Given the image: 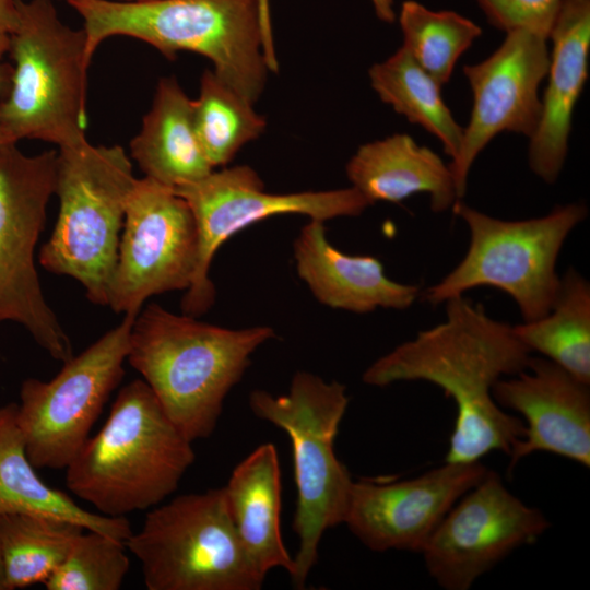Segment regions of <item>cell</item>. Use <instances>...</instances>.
I'll use <instances>...</instances> for the list:
<instances>
[{
	"label": "cell",
	"mask_w": 590,
	"mask_h": 590,
	"mask_svg": "<svg viewBox=\"0 0 590 590\" xmlns=\"http://www.w3.org/2000/svg\"><path fill=\"white\" fill-rule=\"evenodd\" d=\"M446 319L376 359L363 381L386 387L427 381L455 401L457 415L445 462H477L499 450L510 455L526 425L494 400V385L524 370L531 358L514 327L489 317L463 296L445 302Z\"/></svg>",
	"instance_id": "obj_1"
},
{
	"label": "cell",
	"mask_w": 590,
	"mask_h": 590,
	"mask_svg": "<svg viewBox=\"0 0 590 590\" xmlns=\"http://www.w3.org/2000/svg\"><path fill=\"white\" fill-rule=\"evenodd\" d=\"M81 17L86 54L115 36L142 40L168 59L180 51L208 58L214 73L251 103L276 59L267 0H64Z\"/></svg>",
	"instance_id": "obj_2"
},
{
	"label": "cell",
	"mask_w": 590,
	"mask_h": 590,
	"mask_svg": "<svg viewBox=\"0 0 590 590\" xmlns=\"http://www.w3.org/2000/svg\"><path fill=\"white\" fill-rule=\"evenodd\" d=\"M274 337L269 326L228 329L151 304L133 320L127 361L193 442L212 435L251 355Z\"/></svg>",
	"instance_id": "obj_3"
},
{
	"label": "cell",
	"mask_w": 590,
	"mask_h": 590,
	"mask_svg": "<svg viewBox=\"0 0 590 590\" xmlns=\"http://www.w3.org/2000/svg\"><path fill=\"white\" fill-rule=\"evenodd\" d=\"M194 458L192 441L135 379L119 390L102 428L66 468V485L101 515L125 517L172 495Z\"/></svg>",
	"instance_id": "obj_4"
},
{
	"label": "cell",
	"mask_w": 590,
	"mask_h": 590,
	"mask_svg": "<svg viewBox=\"0 0 590 590\" xmlns=\"http://www.w3.org/2000/svg\"><path fill=\"white\" fill-rule=\"evenodd\" d=\"M7 55L13 64L0 102L5 141L40 140L60 149L86 140L92 61L83 28L66 24L52 0H21Z\"/></svg>",
	"instance_id": "obj_5"
},
{
	"label": "cell",
	"mask_w": 590,
	"mask_h": 590,
	"mask_svg": "<svg viewBox=\"0 0 590 590\" xmlns=\"http://www.w3.org/2000/svg\"><path fill=\"white\" fill-rule=\"evenodd\" d=\"M349 405L346 387L297 371L286 394L257 389L249 406L260 420L284 430L291 440L297 488L293 530L299 539L292 583L304 588L318 560L323 533L343 523L353 480L338 459L334 440Z\"/></svg>",
	"instance_id": "obj_6"
},
{
	"label": "cell",
	"mask_w": 590,
	"mask_h": 590,
	"mask_svg": "<svg viewBox=\"0 0 590 590\" xmlns=\"http://www.w3.org/2000/svg\"><path fill=\"white\" fill-rule=\"evenodd\" d=\"M138 178L120 145H94L87 139L57 151L55 193L59 213L39 262L68 275L87 298L107 305L129 197Z\"/></svg>",
	"instance_id": "obj_7"
},
{
	"label": "cell",
	"mask_w": 590,
	"mask_h": 590,
	"mask_svg": "<svg viewBox=\"0 0 590 590\" xmlns=\"http://www.w3.org/2000/svg\"><path fill=\"white\" fill-rule=\"evenodd\" d=\"M452 208L469 228V248L452 271L426 288L424 300L438 305L471 288L491 286L516 302L523 322L546 315L559 286L558 255L570 232L587 217L586 205H559L544 216L520 221L489 216L462 200Z\"/></svg>",
	"instance_id": "obj_8"
},
{
	"label": "cell",
	"mask_w": 590,
	"mask_h": 590,
	"mask_svg": "<svg viewBox=\"0 0 590 590\" xmlns=\"http://www.w3.org/2000/svg\"><path fill=\"white\" fill-rule=\"evenodd\" d=\"M126 547L148 590H259L266 578L236 533L223 487L151 508Z\"/></svg>",
	"instance_id": "obj_9"
},
{
	"label": "cell",
	"mask_w": 590,
	"mask_h": 590,
	"mask_svg": "<svg viewBox=\"0 0 590 590\" xmlns=\"http://www.w3.org/2000/svg\"><path fill=\"white\" fill-rule=\"evenodd\" d=\"M56 164L55 150L28 155L16 143L0 149V322L20 323L64 363L73 356L71 341L44 297L34 261Z\"/></svg>",
	"instance_id": "obj_10"
},
{
	"label": "cell",
	"mask_w": 590,
	"mask_h": 590,
	"mask_svg": "<svg viewBox=\"0 0 590 590\" xmlns=\"http://www.w3.org/2000/svg\"><path fill=\"white\" fill-rule=\"evenodd\" d=\"M134 315L63 363L49 381L28 378L21 385L16 423L36 469H66L90 437L127 361Z\"/></svg>",
	"instance_id": "obj_11"
},
{
	"label": "cell",
	"mask_w": 590,
	"mask_h": 590,
	"mask_svg": "<svg viewBox=\"0 0 590 590\" xmlns=\"http://www.w3.org/2000/svg\"><path fill=\"white\" fill-rule=\"evenodd\" d=\"M191 209L198 232V260L181 300L182 314L200 317L215 302L209 271L219 248L241 229L280 214H300L324 222L358 216L371 205L353 187L322 191L270 193L247 165L213 169L205 177L174 189Z\"/></svg>",
	"instance_id": "obj_12"
},
{
	"label": "cell",
	"mask_w": 590,
	"mask_h": 590,
	"mask_svg": "<svg viewBox=\"0 0 590 590\" xmlns=\"http://www.w3.org/2000/svg\"><path fill=\"white\" fill-rule=\"evenodd\" d=\"M107 306L137 316L151 296L187 290L198 260L197 225L187 201L153 179L129 197Z\"/></svg>",
	"instance_id": "obj_13"
},
{
	"label": "cell",
	"mask_w": 590,
	"mask_h": 590,
	"mask_svg": "<svg viewBox=\"0 0 590 590\" xmlns=\"http://www.w3.org/2000/svg\"><path fill=\"white\" fill-rule=\"evenodd\" d=\"M551 523L487 470L438 524L422 554L429 576L446 590H467L516 548L534 543Z\"/></svg>",
	"instance_id": "obj_14"
},
{
	"label": "cell",
	"mask_w": 590,
	"mask_h": 590,
	"mask_svg": "<svg viewBox=\"0 0 590 590\" xmlns=\"http://www.w3.org/2000/svg\"><path fill=\"white\" fill-rule=\"evenodd\" d=\"M547 40L526 30H514L486 59L463 67L473 106L463 127L460 151L448 164L458 200L465 194L475 158L494 137L507 131L530 139L536 131L542 114L539 86L550 66Z\"/></svg>",
	"instance_id": "obj_15"
},
{
	"label": "cell",
	"mask_w": 590,
	"mask_h": 590,
	"mask_svg": "<svg viewBox=\"0 0 590 590\" xmlns=\"http://www.w3.org/2000/svg\"><path fill=\"white\" fill-rule=\"evenodd\" d=\"M487 472L480 462H445L404 481H353L343 523L369 550L422 553L451 507Z\"/></svg>",
	"instance_id": "obj_16"
},
{
	"label": "cell",
	"mask_w": 590,
	"mask_h": 590,
	"mask_svg": "<svg viewBox=\"0 0 590 590\" xmlns=\"http://www.w3.org/2000/svg\"><path fill=\"white\" fill-rule=\"evenodd\" d=\"M496 403L520 413L524 436L512 448L509 473L532 452L545 451L590 465V391L560 366L532 357L528 367L493 387Z\"/></svg>",
	"instance_id": "obj_17"
},
{
	"label": "cell",
	"mask_w": 590,
	"mask_h": 590,
	"mask_svg": "<svg viewBox=\"0 0 590 590\" xmlns=\"http://www.w3.org/2000/svg\"><path fill=\"white\" fill-rule=\"evenodd\" d=\"M548 39V82L528 161L533 174L553 184L565 164L573 113L588 79L590 0H560Z\"/></svg>",
	"instance_id": "obj_18"
},
{
	"label": "cell",
	"mask_w": 590,
	"mask_h": 590,
	"mask_svg": "<svg viewBox=\"0 0 590 590\" xmlns=\"http://www.w3.org/2000/svg\"><path fill=\"white\" fill-rule=\"evenodd\" d=\"M298 276L315 298L333 309L367 314L377 308L405 309L420 287L391 280L378 258L352 256L332 246L323 222L310 220L294 241Z\"/></svg>",
	"instance_id": "obj_19"
},
{
	"label": "cell",
	"mask_w": 590,
	"mask_h": 590,
	"mask_svg": "<svg viewBox=\"0 0 590 590\" xmlns=\"http://www.w3.org/2000/svg\"><path fill=\"white\" fill-rule=\"evenodd\" d=\"M345 173L351 187L371 205L401 203L415 193H427L432 210L439 213L459 201L449 165L406 133L361 145Z\"/></svg>",
	"instance_id": "obj_20"
},
{
	"label": "cell",
	"mask_w": 590,
	"mask_h": 590,
	"mask_svg": "<svg viewBox=\"0 0 590 590\" xmlns=\"http://www.w3.org/2000/svg\"><path fill=\"white\" fill-rule=\"evenodd\" d=\"M281 471L276 448L258 446L233 470L223 487L236 533L257 570L282 568L292 578L295 560L281 534Z\"/></svg>",
	"instance_id": "obj_21"
},
{
	"label": "cell",
	"mask_w": 590,
	"mask_h": 590,
	"mask_svg": "<svg viewBox=\"0 0 590 590\" xmlns=\"http://www.w3.org/2000/svg\"><path fill=\"white\" fill-rule=\"evenodd\" d=\"M130 152L144 177L173 189L214 169L197 137L192 99L175 76L158 81L151 108L130 142Z\"/></svg>",
	"instance_id": "obj_22"
},
{
	"label": "cell",
	"mask_w": 590,
	"mask_h": 590,
	"mask_svg": "<svg viewBox=\"0 0 590 590\" xmlns=\"http://www.w3.org/2000/svg\"><path fill=\"white\" fill-rule=\"evenodd\" d=\"M17 403L0 408V516L37 512L74 521L87 530L126 541L132 534L126 517L85 510L68 494L48 486L35 472L16 423Z\"/></svg>",
	"instance_id": "obj_23"
},
{
	"label": "cell",
	"mask_w": 590,
	"mask_h": 590,
	"mask_svg": "<svg viewBox=\"0 0 590 590\" xmlns=\"http://www.w3.org/2000/svg\"><path fill=\"white\" fill-rule=\"evenodd\" d=\"M518 339L590 385V285L575 269L560 278L554 303L540 319L514 326Z\"/></svg>",
	"instance_id": "obj_24"
},
{
	"label": "cell",
	"mask_w": 590,
	"mask_h": 590,
	"mask_svg": "<svg viewBox=\"0 0 590 590\" xmlns=\"http://www.w3.org/2000/svg\"><path fill=\"white\" fill-rule=\"evenodd\" d=\"M85 528L52 515L0 516V552L5 590L45 581L59 568Z\"/></svg>",
	"instance_id": "obj_25"
},
{
	"label": "cell",
	"mask_w": 590,
	"mask_h": 590,
	"mask_svg": "<svg viewBox=\"0 0 590 590\" xmlns=\"http://www.w3.org/2000/svg\"><path fill=\"white\" fill-rule=\"evenodd\" d=\"M368 75L371 87L384 103L439 139L451 160L457 157L463 127L445 104L441 86L403 46L385 61L373 64Z\"/></svg>",
	"instance_id": "obj_26"
},
{
	"label": "cell",
	"mask_w": 590,
	"mask_h": 590,
	"mask_svg": "<svg viewBox=\"0 0 590 590\" xmlns=\"http://www.w3.org/2000/svg\"><path fill=\"white\" fill-rule=\"evenodd\" d=\"M253 105L213 70L203 72L199 95L192 99L193 122L199 143L214 169L226 166L245 144L264 132L267 120Z\"/></svg>",
	"instance_id": "obj_27"
},
{
	"label": "cell",
	"mask_w": 590,
	"mask_h": 590,
	"mask_svg": "<svg viewBox=\"0 0 590 590\" xmlns=\"http://www.w3.org/2000/svg\"><path fill=\"white\" fill-rule=\"evenodd\" d=\"M399 24L403 47L437 83L447 84L463 52L482 34L472 20L456 11H435L414 0L402 3Z\"/></svg>",
	"instance_id": "obj_28"
},
{
	"label": "cell",
	"mask_w": 590,
	"mask_h": 590,
	"mask_svg": "<svg viewBox=\"0 0 590 590\" xmlns=\"http://www.w3.org/2000/svg\"><path fill=\"white\" fill-rule=\"evenodd\" d=\"M126 550L125 542L84 529L44 586L47 590H118L130 568Z\"/></svg>",
	"instance_id": "obj_29"
},
{
	"label": "cell",
	"mask_w": 590,
	"mask_h": 590,
	"mask_svg": "<svg viewBox=\"0 0 590 590\" xmlns=\"http://www.w3.org/2000/svg\"><path fill=\"white\" fill-rule=\"evenodd\" d=\"M494 27L526 30L548 39L560 0H475Z\"/></svg>",
	"instance_id": "obj_30"
},
{
	"label": "cell",
	"mask_w": 590,
	"mask_h": 590,
	"mask_svg": "<svg viewBox=\"0 0 590 590\" xmlns=\"http://www.w3.org/2000/svg\"><path fill=\"white\" fill-rule=\"evenodd\" d=\"M21 0H0V38H9L19 22Z\"/></svg>",
	"instance_id": "obj_31"
},
{
	"label": "cell",
	"mask_w": 590,
	"mask_h": 590,
	"mask_svg": "<svg viewBox=\"0 0 590 590\" xmlns=\"http://www.w3.org/2000/svg\"><path fill=\"white\" fill-rule=\"evenodd\" d=\"M9 38H0V94L3 92L4 86L9 87L11 68L9 64L4 63V57L8 52ZM1 102V99H0ZM10 144L5 141L3 131L0 123V149Z\"/></svg>",
	"instance_id": "obj_32"
},
{
	"label": "cell",
	"mask_w": 590,
	"mask_h": 590,
	"mask_svg": "<svg viewBox=\"0 0 590 590\" xmlns=\"http://www.w3.org/2000/svg\"><path fill=\"white\" fill-rule=\"evenodd\" d=\"M375 13L379 20L386 23H393L397 19L393 0H371Z\"/></svg>",
	"instance_id": "obj_33"
},
{
	"label": "cell",
	"mask_w": 590,
	"mask_h": 590,
	"mask_svg": "<svg viewBox=\"0 0 590 590\" xmlns=\"http://www.w3.org/2000/svg\"><path fill=\"white\" fill-rule=\"evenodd\" d=\"M0 590H5L1 552H0Z\"/></svg>",
	"instance_id": "obj_34"
},
{
	"label": "cell",
	"mask_w": 590,
	"mask_h": 590,
	"mask_svg": "<svg viewBox=\"0 0 590 590\" xmlns=\"http://www.w3.org/2000/svg\"><path fill=\"white\" fill-rule=\"evenodd\" d=\"M115 1L138 2V1H149V0H115Z\"/></svg>",
	"instance_id": "obj_35"
}]
</instances>
